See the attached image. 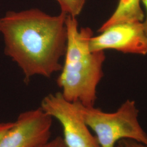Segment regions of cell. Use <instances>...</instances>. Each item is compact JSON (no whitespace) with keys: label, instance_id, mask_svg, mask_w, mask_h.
<instances>
[{"label":"cell","instance_id":"obj_1","mask_svg":"<svg viewBox=\"0 0 147 147\" xmlns=\"http://www.w3.org/2000/svg\"><path fill=\"white\" fill-rule=\"evenodd\" d=\"M65 14L50 16L33 8L8 11L0 18L5 53L20 68L28 82L32 77L50 78L61 71L67 41Z\"/></svg>","mask_w":147,"mask_h":147},{"label":"cell","instance_id":"obj_2","mask_svg":"<svg viewBox=\"0 0 147 147\" xmlns=\"http://www.w3.org/2000/svg\"><path fill=\"white\" fill-rule=\"evenodd\" d=\"M65 24L67 47L57 85L66 100L94 106L97 87L104 75L105 53L90 51L89 42L93 32L89 28L79 30L76 18L67 16Z\"/></svg>","mask_w":147,"mask_h":147},{"label":"cell","instance_id":"obj_3","mask_svg":"<svg viewBox=\"0 0 147 147\" xmlns=\"http://www.w3.org/2000/svg\"><path fill=\"white\" fill-rule=\"evenodd\" d=\"M75 102L87 126L96 134L100 147H115L116 143L123 139L147 145V134L140 123L135 101L126 100L112 113Z\"/></svg>","mask_w":147,"mask_h":147},{"label":"cell","instance_id":"obj_4","mask_svg":"<svg viewBox=\"0 0 147 147\" xmlns=\"http://www.w3.org/2000/svg\"><path fill=\"white\" fill-rule=\"evenodd\" d=\"M40 107L61 123L62 138L68 147H101L96 137L89 131L76 102L66 100L61 92L47 95Z\"/></svg>","mask_w":147,"mask_h":147},{"label":"cell","instance_id":"obj_5","mask_svg":"<svg viewBox=\"0 0 147 147\" xmlns=\"http://www.w3.org/2000/svg\"><path fill=\"white\" fill-rule=\"evenodd\" d=\"M53 118L40 107L22 112L0 139V147H39L51 135Z\"/></svg>","mask_w":147,"mask_h":147},{"label":"cell","instance_id":"obj_6","mask_svg":"<svg viewBox=\"0 0 147 147\" xmlns=\"http://www.w3.org/2000/svg\"><path fill=\"white\" fill-rule=\"evenodd\" d=\"M89 49L91 52L113 49L126 53L147 55V36L142 22H124L107 28L91 38Z\"/></svg>","mask_w":147,"mask_h":147},{"label":"cell","instance_id":"obj_7","mask_svg":"<svg viewBox=\"0 0 147 147\" xmlns=\"http://www.w3.org/2000/svg\"><path fill=\"white\" fill-rule=\"evenodd\" d=\"M141 0H119L115 12L101 26L100 33L116 24L128 22H143L144 15L140 5Z\"/></svg>","mask_w":147,"mask_h":147},{"label":"cell","instance_id":"obj_8","mask_svg":"<svg viewBox=\"0 0 147 147\" xmlns=\"http://www.w3.org/2000/svg\"><path fill=\"white\" fill-rule=\"evenodd\" d=\"M61 12L66 16L76 18L82 11L86 0H56Z\"/></svg>","mask_w":147,"mask_h":147},{"label":"cell","instance_id":"obj_9","mask_svg":"<svg viewBox=\"0 0 147 147\" xmlns=\"http://www.w3.org/2000/svg\"><path fill=\"white\" fill-rule=\"evenodd\" d=\"M39 147H68L62 137L58 136L42 144Z\"/></svg>","mask_w":147,"mask_h":147},{"label":"cell","instance_id":"obj_10","mask_svg":"<svg viewBox=\"0 0 147 147\" xmlns=\"http://www.w3.org/2000/svg\"><path fill=\"white\" fill-rule=\"evenodd\" d=\"M119 147H147V145L129 139H123L118 142Z\"/></svg>","mask_w":147,"mask_h":147},{"label":"cell","instance_id":"obj_11","mask_svg":"<svg viewBox=\"0 0 147 147\" xmlns=\"http://www.w3.org/2000/svg\"><path fill=\"white\" fill-rule=\"evenodd\" d=\"M14 122L0 123V139L8 130L13 125Z\"/></svg>","mask_w":147,"mask_h":147},{"label":"cell","instance_id":"obj_12","mask_svg":"<svg viewBox=\"0 0 147 147\" xmlns=\"http://www.w3.org/2000/svg\"><path fill=\"white\" fill-rule=\"evenodd\" d=\"M142 2V3H143V5H144V7L146 9V12H147V16H146V19H145L144 21L142 22L143 24V26L144 28V30L145 32V33L147 36V0H141Z\"/></svg>","mask_w":147,"mask_h":147},{"label":"cell","instance_id":"obj_13","mask_svg":"<svg viewBox=\"0 0 147 147\" xmlns=\"http://www.w3.org/2000/svg\"></svg>","mask_w":147,"mask_h":147}]
</instances>
